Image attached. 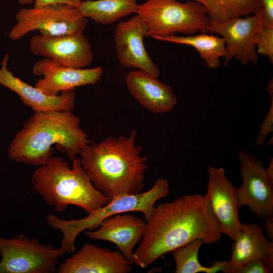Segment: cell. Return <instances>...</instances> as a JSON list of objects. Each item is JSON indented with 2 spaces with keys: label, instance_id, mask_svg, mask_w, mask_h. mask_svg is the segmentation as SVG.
<instances>
[{
  "label": "cell",
  "instance_id": "1",
  "mask_svg": "<svg viewBox=\"0 0 273 273\" xmlns=\"http://www.w3.org/2000/svg\"><path fill=\"white\" fill-rule=\"evenodd\" d=\"M146 221L133 263L142 268L165 254L196 240L211 244L222 232L205 195H187L155 208Z\"/></svg>",
  "mask_w": 273,
  "mask_h": 273
},
{
  "label": "cell",
  "instance_id": "2",
  "mask_svg": "<svg viewBox=\"0 0 273 273\" xmlns=\"http://www.w3.org/2000/svg\"><path fill=\"white\" fill-rule=\"evenodd\" d=\"M136 131L127 137L109 136L92 142L79 152V160L94 187L112 200L140 193L148 168L147 158L136 146Z\"/></svg>",
  "mask_w": 273,
  "mask_h": 273
},
{
  "label": "cell",
  "instance_id": "3",
  "mask_svg": "<svg viewBox=\"0 0 273 273\" xmlns=\"http://www.w3.org/2000/svg\"><path fill=\"white\" fill-rule=\"evenodd\" d=\"M91 142L72 112H36L15 135L8 151L10 159L33 166L45 165L56 149L73 160Z\"/></svg>",
  "mask_w": 273,
  "mask_h": 273
},
{
  "label": "cell",
  "instance_id": "4",
  "mask_svg": "<svg viewBox=\"0 0 273 273\" xmlns=\"http://www.w3.org/2000/svg\"><path fill=\"white\" fill-rule=\"evenodd\" d=\"M31 183L44 201L59 212L73 205L89 215L111 200L94 187L78 158L73 160L70 168L60 157L52 156L35 170Z\"/></svg>",
  "mask_w": 273,
  "mask_h": 273
},
{
  "label": "cell",
  "instance_id": "5",
  "mask_svg": "<svg viewBox=\"0 0 273 273\" xmlns=\"http://www.w3.org/2000/svg\"><path fill=\"white\" fill-rule=\"evenodd\" d=\"M169 191L167 180L160 178L148 191L116 197L86 217L64 220L50 214L47 216V221L50 227L62 233L63 238L60 247L66 254L71 253L76 250L75 240L80 233L86 230H95L103 220L110 216L120 213L139 211L144 214L147 220L155 208L156 202L167 196Z\"/></svg>",
  "mask_w": 273,
  "mask_h": 273
},
{
  "label": "cell",
  "instance_id": "6",
  "mask_svg": "<svg viewBox=\"0 0 273 273\" xmlns=\"http://www.w3.org/2000/svg\"><path fill=\"white\" fill-rule=\"evenodd\" d=\"M136 14L147 24V37L166 36L176 33L186 35L206 32L209 18L195 0H146L139 5Z\"/></svg>",
  "mask_w": 273,
  "mask_h": 273
},
{
  "label": "cell",
  "instance_id": "7",
  "mask_svg": "<svg viewBox=\"0 0 273 273\" xmlns=\"http://www.w3.org/2000/svg\"><path fill=\"white\" fill-rule=\"evenodd\" d=\"M15 19L16 24L9 33L13 40L35 30L48 35L83 32L88 22L75 7L65 4L22 8L16 14Z\"/></svg>",
  "mask_w": 273,
  "mask_h": 273
},
{
  "label": "cell",
  "instance_id": "8",
  "mask_svg": "<svg viewBox=\"0 0 273 273\" xmlns=\"http://www.w3.org/2000/svg\"><path fill=\"white\" fill-rule=\"evenodd\" d=\"M0 273H54L59 258L66 253L59 247L41 243L24 234L0 237Z\"/></svg>",
  "mask_w": 273,
  "mask_h": 273
},
{
  "label": "cell",
  "instance_id": "9",
  "mask_svg": "<svg viewBox=\"0 0 273 273\" xmlns=\"http://www.w3.org/2000/svg\"><path fill=\"white\" fill-rule=\"evenodd\" d=\"M262 10L246 16L216 22L209 19L206 32L222 36L225 42L223 65L235 57L243 64L257 63L256 41L262 26Z\"/></svg>",
  "mask_w": 273,
  "mask_h": 273
},
{
  "label": "cell",
  "instance_id": "10",
  "mask_svg": "<svg viewBox=\"0 0 273 273\" xmlns=\"http://www.w3.org/2000/svg\"><path fill=\"white\" fill-rule=\"evenodd\" d=\"M242 185L236 189L240 207L247 206L257 217L273 216V184L268 180L262 161L245 150L238 153Z\"/></svg>",
  "mask_w": 273,
  "mask_h": 273
},
{
  "label": "cell",
  "instance_id": "11",
  "mask_svg": "<svg viewBox=\"0 0 273 273\" xmlns=\"http://www.w3.org/2000/svg\"><path fill=\"white\" fill-rule=\"evenodd\" d=\"M29 47L35 55L69 68H84L93 60L91 44L83 32L58 35L40 33L31 38Z\"/></svg>",
  "mask_w": 273,
  "mask_h": 273
},
{
  "label": "cell",
  "instance_id": "12",
  "mask_svg": "<svg viewBox=\"0 0 273 273\" xmlns=\"http://www.w3.org/2000/svg\"><path fill=\"white\" fill-rule=\"evenodd\" d=\"M147 32L146 23L138 14L120 22L114 36L116 56L122 66L137 69L157 78L159 69L149 56L144 44Z\"/></svg>",
  "mask_w": 273,
  "mask_h": 273
},
{
  "label": "cell",
  "instance_id": "13",
  "mask_svg": "<svg viewBox=\"0 0 273 273\" xmlns=\"http://www.w3.org/2000/svg\"><path fill=\"white\" fill-rule=\"evenodd\" d=\"M209 178L206 196L222 234L235 241L243 224L239 217L240 208L235 188L225 175L223 167L208 169Z\"/></svg>",
  "mask_w": 273,
  "mask_h": 273
},
{
  "label": "cell",
  "instance_id": "14",
  "mask_svg": "<svg viewBox=\"0 0 273 273\" xmlns=\"http://www.w3.org/2000/svg\"><path fill=\"white\" fill-rule=\"evenodd\" d=\"M32 71L35 75L42 76L38 79L35 87L46 95L56 96L59 93L73 90L79 86L96 84L100 80L103 70L101 67L69 68L44 58L34 63Z\"/></svg>",
  "mask_w": 273,
  "mask_h": 273
},
{
  "label": "cell",
  "instance_id": "15",
  "mask_svg": "<svg viewBox=\"0 0 273 273\" xmlns=\"http://www.w3.org/2000/svg\"><path fill=\"white\" fill-rule=\"evenodd\" d=\"M146 221L128 212L120 213L103 220L96 230L84 234L94 240L114 243L131 264L133 263L134 248L141 240Z\"/></svg>",
  "mask_w": 273,
  "mask_h": 273
},
{
  "label": "cell",
  "instance_id": "16",
  "mask_svg": "<svg viewBox=\"0 0 273 273\" xmlns=\"http://www.w3.org/2000/svg\"><path fill=\"white\" fill-rule=\"evenodd\" d=\"M130 264L119 251L85 243L60 264L58 273H128Z\"/></svg>",
  "mask_w": 273,
  "mask_h": 273
},
{
  "label": "cell",
  "instance_id": "17",
  "mask_svg": "<svg viewBox=\"0 0 273 273\" xmlns=\"http://www.w3.org/2000/svg\"><path fill=\"white\" fill-rule=\"evenodd\" d=\"M9 55L6 53L0 68V84L16 93L24 105L34 112L48 111L72 112L75 107L76 95L73 90L62 92L49 96L16 77L8 68Z\"/></svg>",
  "mask_w": 273,
  "mask_h": 273
},
{
  "label": "cell",
  "instance_id": "18",
  "mask_svg": "<svg viewBox=\"0 0 273 273\" xmlns=\"http://www.w3.org/2000/svg\"><path fill=\"white\" fill-rule=\"evenodd\" d=\"M125 82L133 98L153 113H166L177 103L176 96L169 85L143 71L130 72Z\"/></svg>",
  "mask_w": 273,
  "mask_h": 273
},
{
  "label": "cell",
  "instance_id": "19",
  "mask_svg": "<svg viewBox=\"0 0 273 273\" xmlns=\"http://www.w3.org/2000/svg\"><path fill=\"white\" fill-rule=\"evenodd\" d=\"M257 259L264 261L272 272L273 243L269 242L257 223L243 224L232 246L227 273H234L237 269Z\"/></svg>",
  "mask_w": 273,
  "mask_h": 273
},
{
  "label": "cell",
  "instance_id": "20",
  "mask_svg": "<svg viewBox=\"0 0 273 273\" xmlns=\"http://www.w3.org/2000/svg\"><path fill=\"white\" fill-rule=\"evenodd\" d=\"M138 0H83L75 7L87 19L103 25L135 14Z\"/></svg>",
  "mask_w": 273,
  "mask_h": 273
},
{
  "label": "cell",
  "instance_id": "21",
  "mask_svg": "<svg viewBox=\"0 0 273 273\" xmlns=\"http://www.w3.org/2000/svg\"><path fill=\"white\" fill-rule=\"evenodd\" d=\"M152 38L193 47L210 69L217 68L220 63V58H224L225 55L224 39L213 34L200 32L186 36L174 34L166 36H155Z\"/></svg>",
  "mask_w": 273,
  "mask_h": 273
},
{
  "label": "cell",
  "instance_id": "22",
  "mask_svg": "<svg viewBox=\"0 0 273 273\" xmlns=\"http://www.w3.org/2000/svg\"><path fill=\"white\" fill-rule=\"evenodd\" d=\"M203 244L202 240L196 239L172 251L175 263V273H216L220 271L227 273L228 261L216 260L208 267L200 264L198 253Z\"/></svg>",
  "mask_w": 273,
  "mask_h": 273
},
{
  "label": "cell",
  "instance_id": "23",
  "mask_svg": "<svg viewBox=\"0 0 273 273\" xmlns=\"http://www.w3.org/2000/svg\"><path fill=\"white\" fill-rule=\"evenodd\" d=\"M209 20L220 22L253 14L262 10L261 0H197Z\"/></svg>",
  "mask_w": 273,
  "mask_h": 273
},
{
  "label": "cell",
  "instance_id": "24",
  "mask_svg": "<svg viewBox=\"0 0 273 273\" xmlns=\"http://www.w3.org/2000/svg\"><path fill=\"white\" fill-rule=\"evenodd\" d=\"M257 54L265 55L273 63V27L262 26L256 41Z\"/></svg>",
  "mask_w": 273,
  "mask_h": 273
},
{
  "label": "cell",
  "instance_id": "25",
  "mask_svg": "<svg viewBox=\"0 0 273 273\" xmlns=\"http://www.w3.org/2000/svg\"><path fill=\"white\" fill-rule=\"evenodd\" d=\"M270 106L268 112L259 126L260 130L257 135L254 146H260L263 145L266 136L273 131V97H270Z\"/></svg>",
  "mask_w": 273,
  "mask_h": 273
},
{
  "label": "cell",
  "instance_id": "26",
  "mask_svg": "<svg viewBox=\"0 0 273 273\" xmlns=\"http://www.w3.org/2000/svg\"><path fill=\"white\" fill-rule=\"evenodd\" d=\"M272 272L266 262L260 259L254 260L237 269L234 273Z\"/></svg>",
  "mask_w": 273,
  "mask_h": 273
},
{
  "label": "cell",
  "instance_id": "27",
  "mask_svg": "<svg viewBox=\"0 0 273 273\" xmlns=\"http://www.w3.org/2000/svg\"><path fill=\"white\" fill-rule=\"evenodd\" d=\"M263 26L273 27V0H261Z\"/></svg>",
  "mask_w": 273,
  "mask_h": 273
},
{
  "label": "cell",
  "instance_id": "28",
  "mask_svg": "<svg viewBox=\"0 0 273 273\" xmlns=\"http://www.w3.org/2000/svg\"><path fill=\"white\" fill-rule=\"evenodd\" d=\"M33 2H35L34 7H36L54 4H65L75 7L71 0H19V3L22 5L30 4Z\"/></svg>",
  "mask_w": 273,
  "mask_h": 273
},
{
  "label": "cell",
  "instance_id": "29",
  "mask_svg": "<svg viewBox=\"0 0 273 273\" xmlns=\"http://www.w3.org/2000/svg\"><path fill=\"white\" fill-rule=\"evenodd\" d=\"M265 229L268 236L273 240V216L269 217L265 220Z\"/></svg>",
  "mask_w": 273,
  "mask_h": 273
},
{
  "label": "cell",
  "instance_id": "30",
  "mask_svg": "<svg viewBox=\"0 0 273 273\" xmlns=\"http://www.w3.org/2000/svg\"><path fill=\"white\" fill-rule=\"evenodd\" d=\"M265 172L269 181L273 184V159H271L269 165L265 168Z\"/></svg>",
  "mask_w": 273,
  "mask_h": 273
},
{
  "label": "cell",
  "instance_id": "31",
  "mask_svg": "<svg viewBox=\"0 0 273 273\" xmlns=\"http://www.w3.org/2000/svg\"><path fill=\"white\" fill-rule=\"evenodd\" d=\"M71 1L74 3L76 7L78 3H79L80 2H81V1L83 0H71Z\"/></svg>",
  "mask_w": 273,
  "mask_h": 273
},
{
  "label": "cell",
  "instance_id": "32",
  "mask_svg": "<svg viewBox=\"0 0 273 273\" xmlns=\"http://www.w3.org/2000/svg\"><path fill=\"white\" fill-rule=\"evenodd\" d=\"M195 1H197V0H195Z\"/></svg>",
  "mask_w": 273,
  "mask_h": 273
}]
</instances>
